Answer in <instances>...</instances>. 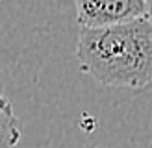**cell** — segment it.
<instances>
[{
    "instance_id": "277c9868",
    "label": "cell",
    "mask_w": 152,
    "mask_h": 148,
    "mask_svg": "<svg viewBox=\"0 0 152 148\" xmlns=\"http://www.w3.org/2000/svg\"><path fill=\"white\" fill-rule=\"evenodd\" d=\"M145 7H147V19L152 22V0H145Z\"/></svg>"
},
{
    "instance_id": "3957f363",
    "label": "cell",
    "mask_w": 152,
    "mask_h": 148,
    "mask_svg": "<svg viewBox=\"0 0 152 148\" xmlns=\"http://www.w3.org/2000/svg\"><path fill=\"white\" fill-rule=\"evenodd\" d=\"M20 141L19 118L13 111L11 102L0 91V148H17Z\"/></svg>"
},
{
    "instance_id": "7a4b0ae2",
    "label": "cell",
    "mask_w": 152,
    "mask_h": 148,
    "mask_svg": "<svg viewBox=\"0 0 152 148\" xmlns=\"http://www.w3.org/2000/svg\"><path fill=\"white\" fill-rule=\"evenodd\" d=\"M80 30H100L147 17L145 0H74Z\"/></svg>"
},
{
    "instance_id": "5b68a950",
    "label": "cell",
    "mask_w": 152,
    "mask_h": 148,
    "mask_svg": "<svg viewBox=\"0 0 152 148\" xmlns=\"http://www.w3.org/2000/svg\"><path fill=\"white\" fill-rule=\"evenodd\" d=\"M0 2H2V0H0Z\"/></svg>"
},
{
    "instance_id": "6da1fadb",
    "label": "cell",
    "mask_w": 152,
    "mask_h": 148,
    "mask_svg": "<svg viewBox=\"0 0 152 148\" xmlns=\"http://www.w3.org/2000/svg\"><path fill=\"white\" fill-rule=\"evenodd\" d=\"M76 59L80 69L104 87H147L152 83V22L145 17L110 28L80 30Z\"/></svg>"
}]
</instances>
